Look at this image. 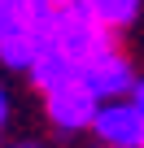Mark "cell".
<instances>
[{
    "label": "cell",
    "instance_id": "6da1fadb",
    "mask_svg": "<svg viewBox=\"0 0 144 148\" xmlns=\"http://www.w3.org/2000/svg\"><path fill=\"white\" fill-rule=\"evenodd\" d=\"M48 44H52L57 52H65V57L74 61L79 70H83L92 57H101L105 48H114V44H109V26H105L101 18H92V13L79 5V0L52 13V26H48Z\"/></svg>",
    "mask_w": 144,
    "mask_h": 148
},
{
    "label": "cell",
    "instance_id": "7a4b0ae2",
    "mask_svg": "<svg viewBox=\"0 0 144 148\" xmlns=\"http://www.w3.org/2000/svg\"><path fill=\"white\" fill-rule=\"evenodd\" d=\"M44 105H48V122L57 131H83V126H92V118L101 109V96L83 83V74H74L61 87L44 92Z\"/></svg>",
    "mask_w": 144,
    "mask_h": 148
},
{
    "label": "cell",
    "instance_id": "3957f363",
    "mask_svg": "<svg viewBox=\"0 0 144 148\" xmlns=\"http://www.w3.org/2000/svg\"><path fill=\"white\" fill-rule=\"evenodd\" d=\"M92 131L101 135V144H127V148H144V113L135 100H101Z\"/></svg>",
    "mask_w": 144,
    "mask_h": 148
},
{
    "label": "cell",
    "instance_id": "277c9868",
    "mask_svg": "<svg viewBox=\"0 0 144 148\" xmlns=\"http://www.w3.org/2000/svg\"><path fill=\"white\" fill-rule=\"evenodd\" d=\"M79 74H83V83H88L101 100H118V96H127V92L135 87V70H131V61H127L118 48H105V52L92 57Z\"/></svg>",
    "mask_w": 144,
    "mask_h": 148
},
{
    "label": "cell",
    "instance_id": "5b68a950",
    "mask_svg": "<svg viewBox=\"0 0 144 148\" xmlns=\"http://www.w3.org/2000/svg\"><path fill=\"white\" fill-rule=\"evenodd\" d=\"M52 5L48 0H0V39H9L18 31H44L52 26Z\"/></svg>",
    "mask_w": 144,
    "mask_h": 148
},
{
    "label": "cell",
    "instance_id": "8992f818",
    "mask_svg": "<svg viewBox=\"0 0 144 148\" xmlns=\"http://www.w3.org/2000/svg\"><path fill=\"white\" fill-rule=\"evenodd\" d=\"M26 74L35 79V87H39V92H52V87H61L65 79H74V74H79V65L70 61L65 52H57L52 44H44V52L35 57V65H31Z\"/></svg>",
    "mask_w": 144,
    "mask_h": 148
},
{
    "label": "cell",
    "instance_id": "52a82bcc",
    "mask_svg": "<svg viewBox=\"0 0 144 148\" xmlns=\"http://www.w3.org/2000/svg\"><path fill=\"white\" fill-rule=\"evenodd\" d=\"M44 44H48L44 31H18V35H9V39H0V61L13 65V70H31L35 57L44 52Z\"/></svg>",
    "mask_w": 144,
    "mask_h": 148
},
{
    "label": "cell",
    "instance_id": "ba28073f",
    "mask_svg": "<svg viewBox=\"0 0 144 148\" xmlns=\"http://www.w3.org/2000/svg\"><path fill=\"white\" fill-rule=\"evenodd\" d=\"M79 5H83L92 18H101L109 31H114V26L135 22V13H140V0H79Z\"/></svg>",
    "mask_w": 144,
    "mask_h": 148
},
{
    "label": "cell",
    "instance_id": "9c48e42d",
    "mask_svg": "<svg viewBox=\"0 0 144 148\" xmlns=\"http://www.w3.org/2000/svg\"><path fill=\"white\" fill-rule=\"evenodd\" d=\"M131 100L140 105V113H144V79H135V87H131Z\"/></svg>",
    "mask_w": 144,
    "mask_h": 148
},
{
    "label": "cell",
    "instance_id": "30bf717a",
    "mask_svg": "<svg viewBox=\"0 0 144 148\" xmlns=\"http://www.w3.org/2000/svg\"><path fill=\"white\" fill-rule=\"evenodd\" d=\"M5 118H9V96H5V87H0V126H5Z\"/></svg>",
    "mask_w": 144,
    "mask_h": 148
},
{
    "label": "cell",
    "instance_id": "8fae6325",
    "mask_svg": "<svg viewBox=\"0 0 144 148\" xmlns=\"http://www.w3.org/2000/svg\"><path fill=\"white\" fill-rule=\"evenodd\" d=\"M48 5H52V9H65V5H74V0H48Z\"/></svg>",
    "mask_w": 144,
    "mask_h": 148
},
{
    "label": "cell",
    "instance_id": "7c38bea8",
    "mask_svg": "<svg viewBox=\"0 0 144 148\" xmlns=\"http://www.w3.org/2000/svg\"><path fill=\"white\" fill-rule=\"evenodd\" d=\"M101 148H127V144H101Z\"/></svg>",
    "mask_w": 144,
    "mask_h": 148
},
{
    "label": "cell",
    "instance_id": "4fadbf2b",
    "mask_svg": "<svg viewBox=\"0 0 144 148\" xmlns=\"http://www.w3.org/2000/svg\"><path fill=\"white\" fill-rule=\"evenodd\" d=\"M13 148H35V144H13Z\"/></svg>",
    "mask_w": 144,
    "mask_h": 148
}]
</instances>
